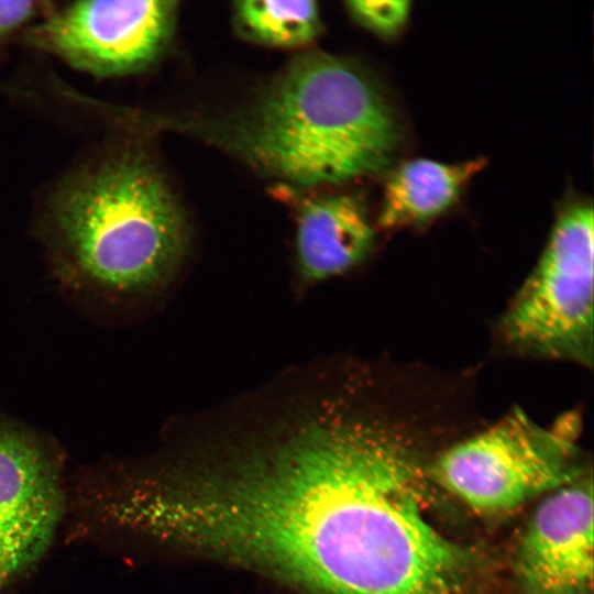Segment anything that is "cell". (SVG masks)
Here are the masks:
<instances>
[{
  "mask_svg": "<svg viewBox=\"0 0 594 594\" xmlns=\"http://www.w3.org/2000/svg\"><path fill=\"white\" fill-rule=\"evenodd\" d=\"M344 411L286 501L293 581L307 594H492L490 571L430 517L411 436Z\"/></svg>",
  "mask_w": 594,
  "mask_h": 594,
  "instance_id": "cell-1",
  "label": "cell"
},
{
  "mask_svg": "<svg viewBox=\"0 0 594 594\" xmlns=\"http://www.w3.org/2000/svg\"><path fill=\"white\" fill-rule=\"evenodd\" d=\"M57 280L110 304L160 285L186 245L180 209L156 169L135 154L107 158L68 179L48 205Z\"/></svg>",
  "mask_w": 594,
  "mask_h": 594,
  "instance_id": "cell-2",
  "label": "cell"
},
{
  "mask_svg": "<svg viewBox=\"0 0 594 594\" xmlns=\"http://www.w3.org/2000/svg\"><path fill=\"white\" fill-rule=\"evenodd\" d=\"M400 134L393 109L370 78L318 53L282 73L232 140L260 167L306 186L383 169L398 151Z\"/></svg>",
  "mask_w": 594,
  "mask_h": 594,
  "instance_id": "cell-3",
  "label": "cell"
},
{
  "mask_svg": "<svg viewBox=\"0 0 594 594\" xmlns=\"http://www.w3.org/2000/svg\"><path fill=\"white\" fill-rule=\"evenodd\" d=\"M576 420L551 427L514 408L487 429L444 450L430 466L435 480L482 514L513 510L579 480Z\"/></svg>",
  "mask_w": 594,
  "mask_h": 594,
  "instance_id": "cell-4",
  "label": "cell"
},
{
  "mask_svg": "<svg viewBox=\"0 0 594 594\" xmlns=\"http://www.w3.org/2000/svg\"><path fill=\"white\" fill-rule=\"evenodd\" d=\"M593 207L562 210L532 272L499 322L503 342L530 358L593 363Z\"/></svg>",
  "mask_w": 594,
  "mask_h": 594,
  "instance_id": "cell-5",
  "label": "cell"
},
{
  "mask_svg": "<svg viewBox=\"0 0 594 594\" xmlns=\"http://www.w3.org/2000/svg\"><path fill=\"white\" fill-rule=\"evenodd\" d=\"M65 454L45 432L0 414V594L33 572L66 514Z\"/></svg>",
  "mask_w": 594,
  "mask_h": 594,
  "instance_id": "cell-6",
  "label": "cell"
},
{
  "mask_svg": "<svg viewBox=\"0 0 594 594\" xmlns=\"http://www.w3.org/2000/svg\"><path fill=\"white\" fill-rule=\"evenodd\" d=\"M175 12L173 1H78L30 28L26 41L75 69L122 76L156 59Z\"/></svg>",
  "mask_w": 594,
  "mask_h": 594,
  "instance_id": "cell-7",
  "label": "cell"
},
{
  "mask_svg": "<svg viewBox=\"0 0 594 594\" xmlns=\"http://www.w3.org/2000/svg\"><path fill=\"white\" fill-rule=\"evenodd\" d=\"M592 484L578 480L546 495L519 542L516 572L527 594H591Z\"/></svg>",
  "mask_w": 594,
  "mask_h": 594,
  "instance_id": "cell-8",
  "label": "cell"
},
{
  "mask_svg": "<svg viewBox=\"0 0 594 594\" xmlns=\"http://www.w3.org/2000/svg\"><path fill=\"white\" fill-rule=\"evenodd\" d=\"M373 238V228L355 198L333 195L311 200L297 224L300 273L312 282L339 275L367 255Z\"/></svg>",
  "mask_w": 594,
  "mask_h": 594,
  "instance_id": "cell-9",
  "label": "cell"
},
{
  "mask_svg": "<svg viewBox=\"0 0 594 594\" xmlns=\"http://www.w3.org/2000/svg\"><path fill=\"white\" fill-rule=\"evenodd\" d=\"M485 165L484 158L458 164L417 158L402 164L386 180L380 227L395 229L438 217Z\"/></svg>",
  "mask_w": 594,
  "mask_h": 594,
  "instance_id": "cell-10",
  "label": "cell"
},
{
  "mask_svg": "<svg viewBox=\"0 0 594 594\" xmlns=\"http://www.w3.org/2000/svg\"><path fill=\"white\" fill-rule=\"evenodd\" d=\"M237 18L244 31L260 42L275 46H299L314 40L321 20L315 1H241Z\"/></svg>",
  "mask_w": 594,
  "mask_h": 594,
  "instance_id": "cell-11",
  "label": "cell"
},
{
  "mask_svg": "<svg viewBox=\"0 0 594 594\" xmlns=\"http://www.w3.org/2000/svg\"><path fill=\"white\" fill-rule=\"evenodd\" d=\"M346 7L358 22L383 36L397 34L410 12L406 0L349 1Z\"/></svg>",
  "mask_w": 594,
  "mask_h": 594,
  "instance_id": "cell-12",
  "label": "cell"
},
{
  "mask_svg": "<svg viewBox=\"0 0 594 594\" xmlns=\"http://www.w3.org/2000/svg\"><path fill=\"white\" fill-rule=\"evenodd\" d=\"M34 1H0V43L35 16Z\"/></svg>",
  "mask_w": 594,
  "mask_h": 594,
  "instance_id": "cell-13",
  "label": "cell"
}]
</instances>
